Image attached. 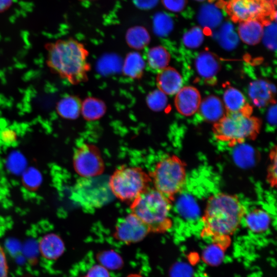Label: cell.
<instances>
[{"instance_id":"cell-40","label":"cell","mask_w":277,"mask_h":277,"mask_svg":"<svg viewBox=\"0 0 277 277\" xmlns=\"http://www.w3.org/2000/svg\"><path fill=\"white\" fill-rule=\"evenodd\" d=\"M276 116V107L275 104H272L269 108L267 112L268 122L272 124L275 125Z\"/></svg>"},{"instance_id":"cell-36","label":"cell","mask_w":277,"mask_h":277,"mask_svg":"<svg viewBox=\"0 0 277 277\" xmlns=\"http://www.w3.org/2000/svg\"><path fill=\"white\" fill-rule=\"evenodd\" d=\"M0 137L3 142L6 144H12L16 141L17 135L16 132L11 129H5L2 131Z\"/></svg>"},{"instance_id":"cell-4","label":"cell","mask_w":277,"mask_h":277,"mask_svg":"<svg viewBox=\"0 0 277 277\" xmlns=\"http://www.w3.org/2000/svg\"><path fill=\"white\" fill-rule=\"evenodd\" d=\"M261 122L251 114L226 112L214 123L213 133L219 141L233 147L247 140L255 139L260 132Z\"/></svg>"},{"instance_id":"cell-5","label":"cell","mask_w":277,"mask_h":277,"mask_svg":"<svg viewBox=\"0 0 277 277\" xmlns=\"http://www.w3.org/2000/svg\"><path fill=\"white\" fill-rule=\"evenodd\" d=\"M185 167L184 163L176 155L161 159L149 174L154 188L173 201L186 184Z\"/></svg>"},{"instance_id":"cell-2","label":"cell","mask_w":277,"mask_h":277,"mask_svg":"<svg viewBox=\"0 0 277 277\" xmlns=\"http://www.w3.org/2000/svg\"><path fill=\"white\" fill-rule=\"evenodd\" d=\"M46 64L50 71L71 85L88 81L91 65L89 51L73 38L60 39L45 45Z\"/></svg>"},{"instance_id":"cell-33","label":"cell","mask_w":277,"mask_h":277,"mask_svg":"<svg viewBox=\"0 0 277 277\" xmlns=\"http://www.w3.org/2000/svg\"><path fill=\"white\" fill-rule=\"evenodd\" d=\"M276 146L270 150L269 157L270 163L267 170V180L271 187L276 186Z\"/></svg>"},{"instance_id":"cell-12","label":"cell","mask_w":277,"mask_h":277,"mask_svg":"<svg viewBox=\"0 0 277 277\" xmlns=\"http://www.w3.org/2000/svg\"><path fill=\"white\" fill-rule=\"evenodd\" d=\"M201 100L200 93L196 88L185 86L175 94L174 105L180 114L189 116L197 111Z\"/></svg>"},{"instance_id":"cell-21","label":"cell","mask_w":277,"mask_h":277,"mask_svg":"<svg viewBox=\"0 0 277 277\" xmlns=\"http://www.w3.org/2000/svg\"><path fill=\"white\" fill-rule=\"evenodd\" d=\"M244 219L248 229L252 232L260 233L266 231L269 227L271 218L265 210L256 208L246 213Z\"/></svg>"},{"instance_id":"cell-17","label":"cell","mask_w":277,"mask_h":277,"mask_svg":"<svg viewBox=\"0 0 277 277\" xmlns=\"http://www.w3.org/2000/svg\"><path fill=\"white\" fill-rule=\"evenodd\" d=\"M223 103L226 112H244L251 114L252 108L243 94L236 88L229 87L224 91Z\"/></svg>"},{"instance_id":"cell-23","label":"cell","mask_w":277,"mask_h":277,"mask_svg":"<svg viewBox=\"0 0 277 277\" xmlns=\"http://www.w3.org/2000/svg\"><path fill=\"white\" fill-rule=\"evenodd\" d=\"M106 111L105 103L97 98L88 97L82 102L81 114L87 121H93L101 118Z\"/></svg>"},{"instance_id":"cell-6","label":"cell","mask_w":277,"mask_h":277,"mask_svg":"<svg viewBox=\"0 0 277 277\" xmlns=\"http://www.w3.org/2000/svg\"><path fill=\"white\" fill-rule=\"evenodd\" d=\"M113 196L126 202H132L150 188L149 174L138 167L122 166L109 178Z\"/></svg>"},{"instance_id":"cell-11","label":"cell","mask_w":277,"mask_h":277,"mask_svg":"<svg viewBox=\"0 0 277 277\" xmlns=\"http://www.w3.org/2000/svg\"><path fill=\"white\" fill-rule=\"evenodd\" d=\"M215 0H208L200 7L197 15V21L204 29L210 30L219 26L226 14V8L214 3Z\"/></svg>"},{"instance_id":"cell-10","label":"cell","mask_w":277,"mask_h":277,"mask_svg":"<svg viewBox=\"0 0 277 277\" xmlns=\"http://www.w3.org/2000/svg\"><path fill=\"white\" fill-rule=\"evenodd\" d=\"M150 233L148 227L135 215L130 213L119 220L115 226L114 236L126 244L143 240Z\"/></svg>"},{"instance_id":"cell-16","label":"cell","mask_w":277,"mask_h":277,"mask_svg":"<svg viewBox=\"0 0 277 277\" xmlns=\"http://www.w3.org/2000/svg\"><path fill=\"white\" fill-rule=\"evenodd\" d=\"M195 68L199 75L206 80L214 77L220 69L219 60L209 51L200 53L195 60Z\"/></svg>"},{"instance_id":"cell-13","label":"cell","mask_w":277,"mask_h":277,"mask_svg":"<svg viewBox=\"0 0 277 277\" xmlns=\"http://www.w3.org/2000/svg\"><path fill=\"white\" fill-rule=\"evenodd\" d=\"M275 93L274 85L265 80L253 81L248 87L249 97L254 105L258 107H263L273 103Z\"/></svg>"},{"instance_id":"cell-19","label":"cell","mask_w":277,"mask_h":277,"mask_svg":"<svg viewBox=\"0 0 277 277\" xmlns=\"http://www.w3.org/2000/svg\"><path fill=\"white\" fill-rule=\"evenodd\" d=\"M64 244L61 238L55 233H48L39 242V250L46 259L54 260L58 258L64 251Z\"/></svg>"},{"instance_id":"cell-18","label":"cell","mask_w":277,"mask_h":277,"mask_svg":"<svg viewBox=\"0 0 277 277\" xmlns=\"http://www.w3.org/2000/svg\"><path fill=\"white\" fill-rule=\"evenodd\" d=\"M264 25L258 19L241 22L238 28V34L245 44L254 45L262 40Z\"/></svg>"},{"instance_id":"cell-27","label":"cell","mask_w":277,"mask_h":277,"mask_svg":"<svg viewBox=\"0 0 277 277\" xmlns=\"http://www.w3.org/2000/svg\"><path fill=\"white\" fill-rule=\"evenodd\" d=\"M153 23L155 33L160 36L168 35L174 27V21L172 17L165 12H158L155 13Z\"/></svg>"},{"instance_id":"cell-43","label":"cell","mask_w":277,"mask_h":277,"mask_svg":"<svg viewBox=\"0 0 277 277\" xmlns=\"http://www.w3.org/2000/svg\"><path fill=\"white\" fill-rule=\"evenodd\" d=\"M90 1V0H89Z\"/></svg>"},{"instance_id":"cell-15","label":"cell","mask_w":277,"mask_h":277,"mask_svg":"<svg viewBox=\"0 0 277 277\" xmlns=\"http://www.w3.org/2000/svg\"><path fill=\"white\" fill-rule=\"evenodd\" d=\"M197 111L204 120L214 123L221 120L226 113L222 101L214 95L207 96L201 100Z\"/></svg>"},{"instance_id":"cell-14","label":"cell","mask_w":277,"mask_h":277,"mask_svg":"<svg viewBox=\"0 0 277 277\" xmlns=\"http://www.w3.org/2000/svg\"><path fill=\"white\" fill-rule=\"evenodd\" d=\"M159 90L166 95H175L183 87L181 75L174 68L167 67L159 71L156 78Z\"/></svg>"},{"instance_id":"cell-7","label":"cell","mask_w":277,"mask_h":277,"mask_svg":"<svg viewBox=\"0 0 277 277\" xmlns=\"http://www.w3.org/2000/svg\"><path fill=\"white\" fill-rule=\"evenodd\" d=\"M109 179L101 175L78 179L71 190L73 201L85 209H95L110 202L114 196Z\"/></svg>"},{"instance_id":"cell-22","label":"cell","mask_w":277,"mask_h":277,"mask_svg":"<svg viewBox=\"0 0 277 277\" xmlns=\"http://www.w3.org/2000/svg\"><path fill=\"white\" fill-rule=\"evenodd\" d=\"M146 63L141 54L132 51L126 56L123 65L122 71L124 75L133 80L141 78L144 72Z\"/></svg>"},{"instance_id":"cell-31","label":"cell","mask_w":277,"mask_h":277,"mask_svg":"<svg viewBox=\"0 0 277 277\" xmlns=\"http://www.w3.org/2000/svg\"><path fill=\"white\" fill-rule=\"evenodd\" d=\"M149 108L154 111H161L166 108L168 104L167 95L160 90L149 93L147 98Z\"/></svg>"},{"instance_id":"cell-1","label":"cell","mask_w":277,"mask_h":277,"mask_svg":"<svg viewBox=\"0 0 277 277\" xmlns=\"http://www.w3.org/2000/svg\"><path fill=\"white\" fill-rule=\"evenodd\" d=\"M246 210L236 195L217 193L210 196L202 216L201 236L216 244H228L239 228Z\"/></svg>"},{"instance_id":"cell-28","label":"cell","mask_w":277,"mask_h":277,"mask_svg":"<svg viewBox=\"0 0 277 277\" xmlns=\"http://www.w3.org/2000/svg\"><path fill=\"white\" fill-rule=\"evenodd\" d=\"M204 39V32L202 28L194 26L186 31L183 34V44L187 48L194 49L200 46Z\"/></svg>"},{"instance_id":"cell-39","label":"cell","mask_w":277,"mask_h":277,"mask_svg":"<svg viewBox=\"0 0 277 277\" xmlns=\"http://www.w3.org/2000/svg\"><path fill=\"white\" fill-rule=\"evenodd\" d=\"M8 267L5 252L0 245V277H8Z\"/></svg>"},{"instance_id":"cell-25","label":"cell","mask_w":277,"mask_h":277,"mask_svg":"<svg viewBox=\"0 0 277 277\" xmlns=\"http://www.w3.org/2000/svg\"><path fill=\"white\" fill-rule=\"evenodd\" d=\"M150 35L147 29L143 26L131 27L126 34V39L129 46L136 49H141L148 45Z\"/></svg>"},{"instance_id":"cell-29","label":"cell","mask_w":277,"mask_h":277,"mask_svg":"<svg viewBox=\"0 0 277 277\" xmlns=\"http://www.w3.org/2000/svg\"><path fill=\"white\" fill-rule=\"evenodd\" d=\"M42 182V176L39 171L30 167L26 170L22 176V182L24 187L28 190L35 191L40 186Z\"/></svg>"},{"instance_id":"cell-24","label":"cell","mask_w":277,"mask_h":277,"mask_svg":"<svg viewBox=\"0 0 277 277\" xmlns=\"http://www.w3.org/2000/svg\"><path fill=\"white\" fill-rule=\"evenodd\" d=\"M146 58L150 68L160 71L168 67L170 61V54L165 47L157 46L149 49Z\"/></svg>"},{"instance_id":"cell-34","label":"cell","mask_w":277,"mask_h":277,"mask_svg":"<svg viewBox=\"0 0 277 277\" xmlns=\"http://www.w3.org/2000/svg\"><path fill=\"white\" fill-rule=\"evenodd\" d=\"M164 7L168 10L183 14H191L187 6V0H162Z\"/></svg>"},{"instance_id":"cell-20","label":"cell","mask_w":277,"mask_h":277,"mask_svg":"<svg viewBox=\"0 0 277 277\" xmlns=\"http://www.w3.org/2000/svg\"><path fill=\"white\" fill-rule=\"evenodd\" d=\"M82 101L77 96L68 95L56 103L55 110L57 114L67 120H75L81 114Z\"/></svg>"},{"instance_id":"cell-35","label":"cell","mask_w":277,"mask_h":277,"mask_svg":"<svg viewBox=\"0 0 277 277\" xmlns=\"http://www.w3.org/2000/svg\"><path fill=\"white\" fill-rule=\"evenodd\" d=\"M8 164L10 170L15 173H19L25 168L26 162L21 154L14 153L10 156Z\"/></svg>"},{"instance_id":"cell-26","label":"cell","mask_w":277,"mask_h":277,"mask_svg":"<svg viewBox=\"0 0 277 277\" xmlns=\"http://www.w3.org/2000/svg\"><path fill=\"white\" fill-rule=\"evenodd\" d=\"M220 43L224 47H233L239 42V36L231 22L222 24L216 33Z\"/></svg>"},{"instance_id":"cell-41","label":"cell","mask_w":277,"mask_h":277,"mask_svg":"<svg viewBox=\"0 0 277 277\" xmlns=\"http://www.w3.org/2000/svg\"><path fill=\"white\" fill-rule=\"evenodd\" d=\"M14 0H0V12L8 10L12 5Z\"/></svg>"},{"instance_id":"cell-38","label":"cell","mask_w":277,"mask_h":277,"mask_svg":"<svg viewBox=\"0 0 277 277\" xmlns=\"http://www.w3.org/2000/svg\"><path fill=\"white\" fill-rule=\"evenodd\" d=\"M135 6L141 9L148 10L155 7L159 0H132Z\"/></svg>"},{"instance_id":"cell-32","label":"cell","mask_w":277,"mask_h":277,"mask_svg":"<svg viewBox=\"0 0 277 277\" xmlns=\"http://www.w3.org/2000/svg\"><path fill=\"white\" fill-rule=\"evenodd\" d=\"M98 259L103 266L111 269L120 268L122 263L120 256L113 252L102 253L98 256Z\"/></svg>"},{"instance_id":"cell-8","label":"cell","mask_w":277,"mask_h":277,"mask_svg":"<svg viewBox=\"0 0 277 277\" xmlns=\"http://www.w3.org/2000/svg\"><path fill=\"white\" fill-rule=\"evenodd\" d=\"M226 11L234 22L260 20L267 15H273V6L267 0H230Z\"/></svg>"},{"instance_id":"cell-37","label":"cell","mask_w":277,"mask_h":277,"mask_svg":"<svg viewBox=\"0 0 277 277\" xmlns=\"http://www.w3.org/2000/svg\"><path fill=\"white\" fill-rule=\"evenodd\" d=\"M85 277H110L109 274L102 265H95L88 271Z\"/></svg>"},{"instance_id":"cell-9","label":"cell","mask_w":277,"mask_h":277,"mask_svg":"<svg viewBox=\"0 0 277 277\" xmlns=\"http://www.w3.org/2000/svg\"><path fill=\"white\" fill-rule=\"evenodd\" d=\"M75 172L81 177H91L102 174L105 165L98 148L90 144H83L77 148L73 157Z\"/></svg>"},{"instance_id":"cell-3","label":"cell","mask_w":277,"mask_h":277,"mask_svg":"<svg viewBox=\"0 0 277 277\" xmlns=\"http://www.w3.org/2000/svg\"><path fill=\"white\" fill-rule=\"evenodd\" d=\"M171 202L160 192L150 187L131 203V213L148 227L150 232L163 233L172 225L170 217Z\"/></svg>"},{"instance_id":"cell-30","label":"cell","mask_w":277,"mask_h":277,"mask_svg":"<svg viewBox=\"0 0 277 277\" xmlns=\"http://www.w3.org/2000/svg\"><path fill=\"white\" fill-rule=\"evenodd\" d=\"M264 28L262 39L265 46L271 49L276 48V21H266L263 22Z\"/></svg>"},{"instance_id":"cell-42","label":"cell","mask_w":277,"mask_h":277,"mask_svg":"<svg viewBox=\"0 0 277 277\" xmlns=\"http://www.w3.org/2000/svg\"><path fill=\"white\" fill-rule=\"evenodd\" d=\"M194 1H195L199 2H205L206 0H194Z\"/></svg>"}]
</instances>
